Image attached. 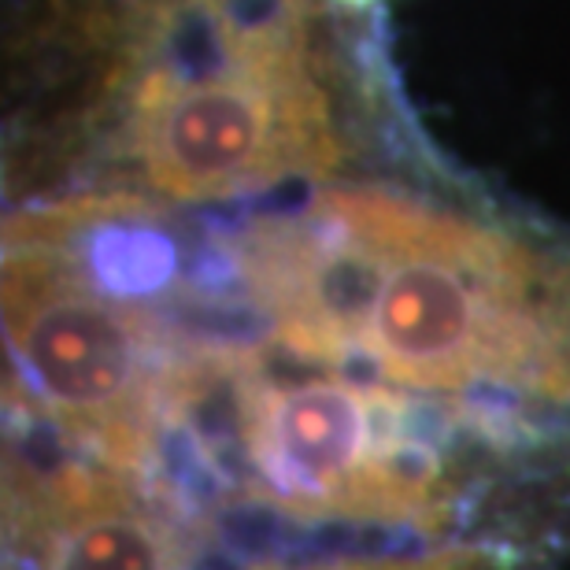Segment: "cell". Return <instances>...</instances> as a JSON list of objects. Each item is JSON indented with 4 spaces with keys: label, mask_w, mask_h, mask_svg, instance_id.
Listing matches in <instances>:
<instances>
[{
    "label": "cell",
    "mask_w": 570,
    "mask_h": 570,
    "mask_svg": "<svg viewBox=\"0 0 570 570\" xmlns=\"http://www.w3.org/2000/svg\"><path fill=\"white\" fill-rule=\"evenodd\" d=\"M219 253L256 337L570 466V253L390 189H318Z\"/></svg>",
    "instance_id": "1"
},
{
    "label": "cell",
    "mask_w": 570,
    "mask_h": 570,
    "mask_svg": "<svg viewBox=\"0 0 570 570\" xmlns=\"http://www.w3.org/2000/svg\"><path fill=\"white\" fill-rule=\"evenodd\" d=\"M204 56L175 52L134 86L130 145L170 200L223 204L337 167V134L289 11H208Z\"/></svg>",
    "instance_id": "2"
},
{
    "label": "cell",
    "mask_w": 570,
    "mask_h": 570,
    "mask_svg": "<svg viewBox=\"0 0 570 570\" xmlns=\"http://www.w3.org/2000/svg\"><path fill=\"white\" fill-rule=\"evenodd\" d=\"M556 552L527 541L330 544L237 549L170 527L138 497L97 489L33 519L8 570H552Z\"/></svg>",
    "instance_id": "3"
},
{
    "label": "cell",
    "mask_w": 570,
    "mask_h": 570,
    "mask_svg": "<svg viewBox=\"0 0 570 570\" xmlns=\"http://www.w3.org/2000/svg\"><path fill=\"white\" fill-rule=\"evenodd\" d=\"M345 4H367V0H345Z\"/></svg>",
    "instance_id": "4"
}]
</instances>
